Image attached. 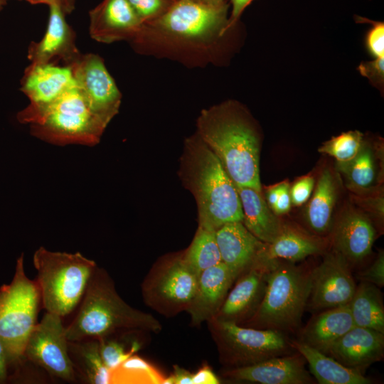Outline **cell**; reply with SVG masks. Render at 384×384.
<instances>
[{"instance_id":"44","label":"cell","mask_w":384,"mask_h":384,"mask_svg":"<svg viewBox=\"0 0 384 384\" xmlns=\"http://www.w3.org/2000/svg\"><path fill=\"white\" fill-rule=\"evenodd\" d=\"M193 374L177 365L174 366L172 375L174 378V384H193Z\"/></svg>"},{"instance_id":"40","label":"cell","mask_w":384,"mask_h":384,"mask_svg":"<svg viewBox=\"0 0 384 384\" xmlns=\"http://www.w3.org/2000/svg\"><path fill=\"white\" fill-rule=\"evenodd\" d=\"M282 188L277 201L272 208V211L277 215L287 213L291 209L290 185L287 181H282Z\"/></svg>"},{"instance_id":"50","label":"cell","mask_w":384,"mask_h":384,"mask_svg":"<svg viewBox=\"0 0 384 384\" xmlns=\"http://www.w3.org/2000/svg\"></svg>"},{"instance_id":"24","label":"cell","mask_w":384,"mask_h":384,"mask_svg":"<svg viewBox=\"0 0 384 384\" xmlns=\"http://www.w3.org/2000/svg\"><path fill=\"white\" fill-rule=\"evenodd\" d=\"M235 186L241 202L243 225L258 240L271 243L284 226L278 215L268 206L262 192L247 186Z\"/></svg>"},{"instance_id":"23","label":"cell","mask_w":384,"mask_h":384,"mask_svg":"<svg viewBox=\"0 0 384 384\" xmlns=\"http://www.w3.org/2000/svg\"><path fill=\"white\" fill-rule=\"evenodd\" d=\"M314 314L302 329V342L326 354L329 348L355 326L348 304Z\"/></svg>"},{"instance_id":"32","label":"cell","mask_w":384,"mask_h":384,"mask_svg":"<svg viewBox=\"0 0 384 384\" xmlns=\"http://www.w3.org/2000/svg\"><path fill=\"white\" fill-rule=\"evenodd\" d=\"M164 378L155 367L134 354L110 370V383L161 384Z\"/></svg>"},{"instance_id":"7","label":"cell","mask_w":384,"mask_h":384,"mask_svg":"<svg viewBox=\"0 0 384 384\" xmlns=\"http://www.w3.org/2000/svg\"><path fill=\"white\" fill-rule=\"evenodd\" d=\"M40 302L36 280L26 274L22 253L11 282L0 287V341L7 356L10 378L23 361L27 340L37 324Z\"/></svg>"},{"instance_id":"28","label":"cell","mask_w":384,"mask_h":384,"mask_svg":"<svg viewBox=\"0 0 384 384\" xmlns=\"http://www.w3.org/2000/svg\"><path fill=\"white\" fill-rule=\"evenodd\" d=\"M336 197L335 178L329 170H324L304 214L309 228L316 234L324 235L331 230Z\"/></svg>"},{"instance_id":"49","label":"cell","mask_w":384,"mask_h":384,"mask_svg":"<svg viewBox=\"0 0 384 384\" xmlns=\"http://www.w3.org/2000/svg\"><path fill=\"white\" fill-rule=\"evenodd\" d=\"M9 0H0V11L4 9V7L6 6L7 1Z\"/></svg>"},{"instance_id":"31","label":"cell","mask_w":384,"mask_h":384,"mask_svg":"<svg viewBox=\"0 0 384 384\" xmlns=\"http://www.w3.org/2000/svg\"><path fill=\"white\" fill-rule=\"evenodd\" d=\"M184 261L198 277L205 270L221 262L215 232L198 227L190 246L183 253Z\"/></svg>"},{"instance_id":"5","label":"cell","mask_w":384,"mask_h":384,"mask_svg":"<svg viewBox=\"0 0 384 384\" xmlns=\"http://www.w3.org/2000/svg\"><path fill=\"white\" fill-rule=\"evenodd\" d=\"M270 268L262 299L254 314L242 326L294 332L307 307L312 269L267 260Z\"/></svg>"},{"instance_id":"45","label":"cell","mask_w":384,"mask_h":384,"mask_svg":"<svg viewBox=\"0 0 384 384\" xmlns=\"http://www.w3.org/2000/svg\"><path fill=\"white\" fill-rule=\"evenodd\" d=\"M77 0H55L65 15L70 14L75 8Z\"/></svg>"},{"instance_id":"21","label":"cell","mask_w":384,"mask_h":384,"mask_svg":"<svg viewBox=\"0 0 384 384\" xmlns=\"http://www.w3.org/2000/svg\"><path fill=\"white\" fill-rule=\"evenodd\" d=\"M375 235L368 217L357 210H347L333 228L334 250L341 254L351 266L363 261L371 252Z\"/></svg>"},{"instance_id":"30","label":"cell","mask_w":384,"mask_h":384,"mask_svg":"<svg viewBox=\"0 0 384 384\" xmlns=\"http://www.w3.org/2000/svg\"><path fill=\"white\" fill-rule=\"evenodd\" d=\"M337 170L344 176L347 186L352 190L366 191L376 181V166L373 151L365 142L351 159L336 162Z\"/></svg>"},{"instance_id":"10","label":"cell","mask_w":384,"mask_h":384,"mask_svg":"<svg viewBox=\"0 0 384 384\" xmlns=\"http://www.w3.org/2000/svg\"><path fill=\"white\" fill-rule=\"evenodd\" d=\"M62 317L46 311L27 340L23 359L62 380L77 381L68 353V339Z\"/></svg>"},{"instance_id":"38","label":"cell","mask_w":384,"mask_h":384,"mask_svg":"<svg viewBox=\"0 0 384 384\" xmlns=\"http://www.w3.org/2000/svg\"><path fill=\"white\" fill-rule=\"evenodd\" d=\"M362 75L369 79L378 87H383L384 82V57L363 62L358 66Z\"/></svg>"},{"instance_id":"47","label":"cell","mask_w":384,"mask_h":384,"mask_svg":"<svg viewBox=\"0 0 384 384\" xmlns=\"http://www.w3.org/2000/svg\"><path fill=\"white\" fill-rule=\"evenodd\" d=\"M31 4H46L49 6L50 4L55 2V0H24Z\"/></svg>"},{"instance_id":"48","label":"cell","mask_w":384,"mask_h":384,"mask_svg":"<svg viewBox=\"0 0 384 384\" xmlns=\"http://www.w3.org/2000/svg\"><path fill=\"white\" fill-rule=\"evenodd\" d=\"M161 384H174V378L173 375L171 374V375L164 378Z\"/></svg>"},{"instance_id":"18","label":"cell","mask_w":384,"mask_h":384,"mask_svg":"<svg viewBox=\"0 0 384 384\" xmlns=\"http://www.w3.org/2000/svg\"><path fill=\"white\" fill-rule=\"evenodd\" d=\"M304 358L297 351L262 362L226 370L223 376L236 381L262 384H309L314 379L305 368Z\"/></svg>"},{"instance_id":"35","label":"cell","mask_w":384,"mask_h":384,"mask_svg":"<svg viewBox=\"0 0 384 384\" xmlns=\"http://www.w3.org/2000/svg\"><path fill=\"white\" fill-rule=\"evenodd\" d=\"M143 23L161 16L174 0H127Z\"/></svg>"},{"instance_id":"2","label":"cell","mask_w":384,"mask_h":384,"mask_svg":"<svg viewBox=\"0 0 384 384\" xmlns=\"http://www.w3.org/2000/svg\"><path fill=\"white\" fill-rule=\"evenodd\" d=\"M179 176L196 201L198 227L215 232L227 223L242 222L233 181L197 133L185 140Z\"/></svg>"},{"instance_id":"34","label":"cell","mask_w":384,"mask_h":384,"mask_svg":"<svg viewBox=\"0 0 384 384\" xmlns=\"http://www.w3.org/2000/svg\"><path fill=\"white\" fill-rule=\"evenodd\" d=\"M100 351L104 363L110 370L135 354L140 348L137 341L127 343L114 334L98 338Z\"/></svg>"},{"instance_id":"22","label":"cell","mask_w":384,"mask_h":384,"mask_svg":"<svg viewBox=\"0 0 384 384\" xmlns=\"http://www.w3.org/2000/svg\"><path fill=\"white\" fill-rule=\"evenodd\" d=\"M235 280L223 262L201 273L196 294L186 309L192 324L200 325L215 316Z\"/></svg>"},{"instance_id":"33","label":"cell","mask_w":384,"mask_h":384,"mask_svg":"<svg viewBox=\"0 0 384 384\" xmlns=\"http://www.w3.org/2000/svg\"><path fill=\"white\" fill-rule=\"evenodd\" d=\"M363 144V133L357 130L349 131L324 142L318 151L334 157L336 162H343L353 159Z\"/></svg>"},{"instance_id":"8","label":"cell","mask_w":384,"mask_h":384,"mask_svg":"<svg viewBox=\"0 0 384 384\" xmlns=\"http://www.w3.org/2000/svg\"><path fill=\"white\" fill-rule=\"evenodd\" d=\"M29 125L31 134L46 142L92 146L100 142L108 124L92 112L77 86Z\"/></svg>"},{"instance_id":"26","label":"cell","mask_w":384,"mask_h":384,"mask_svg":"<svg viewBox=\"0 0 384 384\" xmlns=\"http://www.w3.org/2000/svg\"><path fill=\"white\" fill-rule=\"evenodd\" d=\"M323 250L324 242L320 239L284 225L275 240L271 243H266L258 260H284L295 262Z\"/></svg>"},{"instance_id":"39","label":"cell","mask_w":384,"mask_h":384,"mask_svg":"<svg viewBox=\"0 0 384 384\" xmlns=\"http://www.w3.org/2000/svg\"><path fill=\"white\" fill-rule=\"evenodd\" d=\"M366 46L369 53L375 58L384 57V24L374 23L366 36Z\"/></svg>"},{"instance_id":"6","label":"cell","mask_w":384,"mask_h":384,"mask_svg":"<svg viewBox=\"0 0 384 384\" xmlns=\"http://www.w3.org/2000/svg\"><path fill=\"white\" fill-rule=\"evenodd\" d=\"M33 263L44 309L62 318L82 299L97 267L94 260L80 252L50 251L44 247L35 251Z\"/></svg>"},{"instance_id":"25","label":"cell","mask_w":384,"mask_h":384,"mask_svg":"<svg viewBox=\"0 0 384 384\" xmlns=\"http://www.w3.org/2000/svg\"><path fill=\"white\" fill-rule=\"evenodd\" d=\"M292 347L308 363L310 372L320 384H369L372 380L363 373L346 367L332 357L299 340L291 341Z\"/></svg>"},{"instance_id":"3","label":"cell","mask_w":384,"mask_h":384,"mask_svg":"<svg viewBox=\"0 0 384 384\" xmlns=\"http://www.w3.org/2000/svg\"><path fill=\"white\" fill-rule=\"evenodd\" d=\"M161 329L152 315L127 304L117 294L107 272L97 267L79 311L65 331L68 341H76L98 339L122 331L159 332Z\"/></svg>"},{"instance_id":"14","label":"cell","mask_w":384,"mask_h":384,"mask_svg":"<svg viewBox=\"0 0 384 384\" xmlns=\"http://www.w3.org/2000/svg\"><path fill=\"white\" fill-rule=\"evenodd\" d=\"M351 267L339 252L326 253L312 269L307 306L319 311L348 304L356 288Z\"/></svg>"},{"instance_id":"13","label":"cell","mask_w":384,"mask_h":384,"mask_svg":"<svg viewBox=\"0 0 384 384\" xmlns=\"http://www.w3.org/2000/svg\"><path fill=\"white\" fill-rule=\"evenodd\" d=\"M69 66L92 112L108 124L119 112L122 94L103 59L97 54L81 53Z\"/></svg>"},{"instance_id":"11","label":"cell","mask_w":384,"mask_h":384,"mask_svg":"<svg viewBox=\"0 0 384 384\" xmlns=\"http://www.w3.org/2000/svg\"><path fill=\"white\" fill-rule=\"evenodd\" d=\"M198 278L183 254L172 257L146 279L142 287L145 301L163 314L186 310L196 294Z\"/></svg>"},{"instance_id":"16","label":"cell","mask_w":384,"mask_h":384,"mask_svg":"<svg viewBox=\"0 0 384 384\" xmlns=\"http://www.w3.org/2000/svg\"><path fill=\"white\" fill-rule=\"evenodd\" d=\"M89 33L100 43H133L143 26L127 0H102L89 11Z\"/></svg>"},{"instance_id":"1","label":"cell","mask_w":384,"mask_h":384,"mask_svg":"<svg viewBox=\"0 0 384 384\" xmlns=\"http://www.w3.org/2000/svg\"><path fill=\"white\" fill-rule=\"evenodd\" d=\"M197 134L235 184L262 192L260 137L240 107L228 102L202 110L197 119Z\"/></svg>"},{"instance_id":"43","label":"cell","mask_w":384,"mask_h":384,"mask_svg":"<svg viewBox=\"0 0 384 384\" xmlns=\"http://www.w3.org/2000/svg\"><path fill=\"white\" fill-rule=\"evenodd\" d=\"M10 369L7 356L4 346L0 341V384L9 381Z\"/></svg>"},{"instance_id":"4","label":"cell","mask_w":384,"mask_h":384,"mask_svg":"<svg viewBox=\"0 0 384 384\" xmlns=\"http://www.w3.org/2000/svg\"><path fill=\"white\" fill-rule=\"evenodd\" d=\"M228 10L227 3L214 6L174 0L161 16L143 23L132 44L138 50L151 41L174 47L210 45L227 32Z\"/></svg>"},{"instance_id":"12","label":"cell","mask_w":384,"mask_h":384,"mask_svg":"<svg viewBox=\"0 0 384 384\" xmlns=\"http://www.w3.org/2000/svg\"><path fill=\"white\" fill-rule=\"evenodd\" d=\"M75 87L77 82L69 65L30 63L25 69L20 87L29 103L18 112L17 120L30 124L65 92Z\"/></svg>"},{"instance_id":"9","label":"cell","mask_w":384,"mask_h":384,"mask_svg":"<svg viewBox=\"0 0 384 384\" xmlns=\"http://www.w3.org/2000/svg\"><path fill=\"white\" fill-rule=\"evenodd\" d=\"M220 359L229 368L251 366L295 352L284 333L247 327L235 322L208 321Z\"/></svg>"},{"instance_id":"15","label":"cell","mask_w":384,"mask_h":384,"mask_svg":"<svg viewBox=\"0 0 384 384\" xmlns=\"http://www.w3.org/2000/svg\"><path fill=\"white\" fill-rule=\"evenodd\" d=\"M269 268V261L257 260L240 274L212 319L238 324L248 320L258 308L264 296Z\"/></svg>"},{"instance_id":"36","label":"cell","mask_w":384,"mask_h":384,"mask_svg":"<svg viewBox=\"0 0 384 384\" xmlns=\"http://www.w3.org/2000/svg\"><path fill=\"white\" fill-rule=\"evenodd\" d=\"M314 183V178L310 176L297 179L289 189L292 205L299 206L305 203L313 191Z\"/></svg>"},{"instance_id":"20","label":"cell","mask_w":384,"mask_h":384,"mask_svg":"<svg viewBox=\"0 0 384 384\" xmlns=\"http://www.w3.org/2000/svg\"><path fill=\"white\" fill-rule=\"evenodd\" d=\"M222 262L235 279L258 260L266 243L254 236L242 222H230L215 231Z\"/></svg>"},{"instance_id":"29","label":"cell","mask_w":384,"mask_h":384,"mask_svg":"<svg viewBox=\"0 0 384 384\" xmlns=\"http://www.w3.org/2000/svg\"><path fill=\"white\" fill-rule=\"evenodd\" d=\"M348 306L355 326L384 334V306L380 287L361 281Z\"/></svg>"},{"instance_id":"46","label":"cell","mask_w":384,"mask_h":384,"mask_svg":"<svg viewBox=\"0 0 384 384\" xmlns=\"http://www.w3.org/2000/svg\"><path fill=\"white\" fill-rule=\"evenodd\" d=\"M196 2L207 4V5H221L226 3L225 0H192Z\"/></svg>"},{"instance_id":"42","label":"cell","mask_w":384,"mask_h":384,"mask_svg":"<svg viewBox=\"0 0 384 384\" xmlns=\"http://www.w3.org/2000/svg\"><path fill=\"white\" fill-rule=\"evenodd\" d=\"M253 0H230L232 10L231 14L228 17L226 31L235 25L242 11Z\"/></svg>"},{"instance_id":"41","label":"cell","mask_w":384,"mask_h":384,"mask_svg":"<svg viewBox=\"0 0 384 384\" xmlns=\"http://www.w3.org/2000/svg\"><path fill=\"white\" fill-rule=\"evenodd\" d=\"M220 380L212 369L204 366L193 374V384H218Z\"/></svg>"},{"instance_id":"17","label":"cell","mask_w":384,"mask_h":384,"mask_svg":"<svg viewBox=\"0 0 384 384\" xmlns=\"http://www.w3.org/2000/svg\"><path fill=\"white\" fill-rule=\"evenodd\" d=\"M49 17L46 32L38 42H31L28 49L31 63H55L70 65L80 55L75 33L65 19V14L55 3L48 6Z\"/></svg>"},{"instance_id":"19","label":"cell","mask_w":384,"mask_h":384,"mask_svg":"<svg viewBox=\"0 0 384 384\" xmlns=\"http://www.w3.org/2000/svg\"><path fill=\"white\" fill-rule=\"evenodd\" d=\"M326 355L342 365L363 373L384 356V334L355 326L338 338Z\"/></svg>"},{"instance_id":"27","label":"cell","mask_w":384,"mask_h":384,"mask_svg":"<svg viewBox=\"0 0 384 384\" xmlns=\"http://www.w3.org/2000/svg\"><path fill=\"white\" fill-rule=\"evenodd\" d=\"M68 353L77 380L87 384L110 383V370L102 358L98 339L68 341Z\"/></svg>"},{"instance_id":"37","label":"cell","mask_w":384,"mask_h":384,"mask_svg":"<svg viewBox=\"0 0 384 384\" xmlns=\"http://www.w3.org/2000/svg\"><path fill=\"white\" fill-rule=\"evenodd\" d=\"M361 281L373 284L378 287L384 285V254L380 251L374 262L358 274Z\"/></svg>"}]
</instances>
